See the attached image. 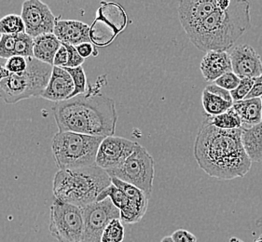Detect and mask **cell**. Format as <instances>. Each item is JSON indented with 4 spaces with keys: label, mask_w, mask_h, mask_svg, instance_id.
Returning a JSON list of instances; mask_svg holds the SVG:
<instances>
[{
    "label": "cell",
    "mask_w": 262,
    "mask_h": 242,
    "mask_svg": "<svg viewBox=\"0 0 262 242\" xmlns=\"http://www.w3.org/2000/svg\"><path fill=\"white\" fill-rule=\"evenodd\" d=\"M63 44V43H62ZM64 47L68 50V54H69V60H68V64L64 68H76L82 65L85 59L82 58L79 53H78L77 49L75 46L69 45V44H63Z\"/></svg>",
    "instance_id": "obj_31"
},
{
    "label": "cell",
    "mask_w": 262,
    "mask_h": 242,
    "mask_svg": "<svg viewBox=\"0 0 262 242\" xmlns=\"http://www.w3.org/2000/svg\"><path fill=\"white\" fill-rule=\"evenodd\" d=\"M18 35H2L0 37V59L14 57Z\"/></svg>",
    "instance_id": "obj_27"
},
{
    "label": "cell",
    "mask_w": 262,
    "mask_h": 242,
    "mask_svg": "<svg viewBox=\"0 0 262 242\" xmlns=\"http://www.w3.org/2000/svg\"><path fill=\"white\" fill-rule=\"evenodd\" d=\"M171 237L173 242H197V237L192 233L185 229H179L173 232Z\"/></svg>",
    "instance_id": "obj_32"
},
{
    "label": "cell",
    "mask_w": 262,
    "mask_h": 242,
    "mask_svg": "<svg viewBox=\"0 0 262 242\" xmlns=\"http://www.w3.org/2000/svg\"><path fill=\"white\" fill-rule=\"evenodd\" d=\"M161 242H173V240L171 236H166V237H163Z\"/></svg>",
    "instance_id": "obj_37"
},
{
    "label": "cell",
    "mask_w": 262,
    "mask_h": 242,
    "mask_svg": "<svg viewBox=\"0 0 262 242\" xmlns=\"http://www.w3.org/2000/svg\"><path fill=\"white\" fill-rule=\"evenodd\" d=\"M10 75H11V73L7 70L5 65H0V82H1L3 79H7Z\"/></svg>",
    "instance_id": "obj_36"
},
{
    "label": "cell",
    "mask_w": 262,
    "mask_h": 242,
    "mask_svg": "<svg viewBox=\"0 0 262 242\" xmlns=\"http://www.w3.org/2000/svg\"><path fill=\"white\" fill-rule=\"evenodd\" d=\"M84 220L83 237L81 242H101L105 227L114 219L121 218V212L111 199L95 201L81 208Z\"/></svg>",
    "instance_id": "obj_10"
},
{
    "label": "cell",
    "mask_w": 262,
    "mask_h": 242,
    "mask_svg": "<svg viewBox=\"0 0 262 242\" xmlns=\"http://www.w3.org/2000/svg\"><path fill=\"white\" fill-rule=\"evenodd\" d=\"M104 139L77 132H57L53 138L52 151L59 171L96 165L97 152Z\"/></svg>",
    "instance_id": "obj_5"
},
{
    "label": "cell",
    "mask_w": 262,
    "mask_h": 242,
    "mask_svg": "<svg viewBox=\"0 0 262 242\" xmlns=\"http://www.w3.org/2000/svg\"><path fill=\"white\" fill-rule=\"evenodd\" d=\"M68 60H69V54H68V50L67 47L62 46L59 49L55 57H54V61H53V66L56 67H61V68H64L68 64Z\"/></svg>",
    "instance_id": "obj_33"
},
{
    "label": "cell",
    "mask_w": 262,
    "mask_h": 242,
    "mask_svg": "<svg viewBox=\"0 0 262 242\" xmlns=\"http://www.w3.org/2000/svg\"><path fill=\"white\" fill-rule=\"evenodd\" d=\"M78 53L82 58H88L91 55H93V53H95V56L97 54L95 53V49L93 47L92 43H82L79 46L76 47Z\"/></svg>",
    "instance_id": "obj_35"
},
{
    "label": "cell",
    "mask_w": 262,
    "mask_h": 242,
    "mask_svg": "<svg viewBox=\"0 0 262 242\" xmlns=\"http://www.w3.org/2000/svg\"><path fill=\"white\" fill-rule=\"evenodd\" d=\"M232 107L241 118L242 128H249L261 123L262 103L260 98L236 102Z\"/></svg>",
    "instance_id": "obj_22"
},
{
    "label": "cell",
    "mask_w": 262,
    "mask_h": 242,
    "mask_svg": "<svg viewBox=\"0 0 262 242\" xmlns=\"http://www.w3.org/2000/svg\"><path fill=\"white\" fill-rule=\"evenodd\" d=\"M194 157L205 174L219 180L243 178L252 167L241 141V130H221L205 117L194 143Z\"/></svg>",
    "instance_id": "obj_1"
},
{
    "label": "cell",
    "mask_w": 262,
    "mask_h": 242,
    "mask_svg": "<svg viewBox=\"0 0 262 242\" xmlns=\"http://www.w3.org/2000/svg\"><path fill=\"white\" fill-rule=\"evenodd\" d=\"M111 199L112 203L121 212V221L124 224H137L141 221L147 211L135 204L128 197L114 184H111L98 197L97 201Z\"/></svg>",
    "instance_id": "obj_15"
},
{
    "label": "cell",
    "mask_w": 262,
    "mask_h": 242,
    "mask_svg": "<svg viewBox=\"0 0 262 242\" xmlns=\"http://www.w3.org/2000/svg\"><path fill=\"white\" fill-rule=\"evenodd\" d=\"M241 141L252 162H262V122L256 126L242 128Z\"/></svg>",
    "instance_id": "obj_20"
},
{
    "label": "cell",
    "mask_w": 262,
    "mask_h": 242,
    "mask_svg": "<svg viewBox=\"0 0 262 242\" xmlns=\"http://www.w3.org/2000/svg\"><path fill=\"white\" fill-rule=\"evenodd\" d=\"M250 3L221 0L220 8L187 35L200 51L227 52L250 27Z\"/></svg>",
    "instance_id": "obj_3"
},
{
    "label": "cell",
    "mask_w": 262,
    "mask_h": 242,
    "mask_svg": "<svg viewBox=\"0 0 262 242\" xmlns=\"http://www.w3.org/2000/svg\"><path fill=\"white\" fill-rule=\"evenodd\" d=\"M200 69L205 80L215 82L221 76L232 71L231 56L227 52H208L203 57Z\"/></svg>",
    "instance_id": "obj_19"
},
{
    "label": "cell",
    "mask_w": 262,
    "mask_h": 242,
    "mask_svg": "<svg viewBox=\"0 0 262 242\" xmlns=\"http://www.w3.org/2000/svg\"><path fill=\"white\" fill-rule=\"evenodd\" d=\"M53 68L34 57L27 58V68L24 73L11 74L0 82V99L7 105H14L31 97H41Z\"/></svg>",
    "instance_id": "obj_6"
},
{
    "label": "cell",
    "mask_w": 262,
    "mask_h": 242,
    "mask_svg": "<svg viewBox=\"0 0 262 242\" xmlns=\"http://www.w3.org/2000/svg\"><path fill=\"white\" fill-rule=\"evenodd\" d=\"M75 90L73 79L66 69L53 66V73L41 98L54 104L68 101Z\"/></svg>",
    "instance_id": "obj_16"
},
{
    "label": "cell",
    "mask_w": 262,
    "mask_h": 242,
    "mask_svg": "<svg viewBox=\"0 0 262 242\" xmlns=\"http://www.w3.org/2000/svg\"><path fill=\"white\" fill-rule=\"evenodd\" d=\"M138 144L122 137H105L100 144L95 164L105 172L118 168L131 156Z\"/></svg>",
    "instance_id": "obj_12"
},
{
    "label": "cell",
    "mask_w": 262,
    "mask_h": 242,
    "mask_svg": "<svg viewBox=\"0 0 262 242\" xmlns=\"http://www.w3.org/2000/svg\"><path fill=\"white\" fill-rule=\"evenodd\" d=\"M53 111L59 132L114 136L118 120L115 102L90 86L83 94L54 104Z\"/></svg>",
    "instance_id": "obj_2"
},
{
    "label": "cell",
    "mask_w": 262,
    "mask_h": 242,
    "mask_svg": "<svg viewBox=\"0 0 262 242\" xmlns=\"http://www.w3.org/2000/svg\"><path fill=\"white\" fill-rule=\"evenodd\" d=\"M240 82H241V79L231 71V72H228L223 76H221L220 79L215 80L214 84L221 87L224 90L231 91V90H235L236 88L238 87V85L240 84Z\"/></svg>",
    "instance_id": "obj_29"
},
{
    "label": "cell",
    "mask_w": 262,
    "mask_h": 242,
    "mask_svg": "<svg viewBox=\"0 0 262 242\" xmlns=\"http://www.w3.org/2000/svg\"><path fill=\"white\" fill-rule=\"evenodd\" d=\"M112 184L110 174L98 166L59 171L53 179L55 200L83 208L97 201Z\"/></svg>",
    "instance_id": "obj_4"
},
{
    "label": "cell",
    "mask_w": 262,
    "mask_h": 242,
    "mask_svg": "<svg viewBox=\"0 0 262 242\" xmlns=\"http://www.w3.org/2000/svg\"><path fill=\"white\" fill-rule=\"evenodd\" d=\"M254 82H255V79H241V82H240V84L238 85V87L236 88L235 90L231 91L233 102L236 103V102L245 100L247 98V95L249 94V92L251 91Z\"/></svg>",
    "instance_id": "obj_28"
},
{
    "label": "cell",
    "mask_w": 262,
    "mask_h": 242,
    "mask_svg": "<svg viewBox=\"0 0 262 242\" xmlns=\"http://www.w3.org/2000/svg\"><path fill=\"white\" fill-rule=\"evenodd\" d=\"M221 0H182L179 3V17L181 26L188 34L215 12Z\"/></svg>",
    "instance_id": "obj_13"
},
{
    "label": "cell",
    "mask_w": 262,
    "mask_h": 242,
    "mask_svg": "<svg viewBox=\"0 0 262 242\" xmlns=\"http://www.w3.org/2000/svg\"><path fill=\"white\" fill-rule=\"evenodd\" d=\"M26 33V27L20 15L8 14L0 19V35H18Z\"/></svg>",
    "instance_id": "obj_24"
},
{
    "label": "cell",
    "mask_w": 262,
    "mask_h": 242,
    "mask_svg": "<svg viewBox=\"0 0 262 242\" xmlns=\"http://www.w3.org/2000/svg\"><path fill=\"white\" fill-rule=\"evenodd\" d=\"M127 16L121 6L116 3H101L90 30L91 42L95 46L110 45L125 28Z\"/></svg>",
    "instance_id": "obj_9"
},
{
    "label": "cell",
    "mask_w": 262,
    "mask_h": 242,
    "mask_svg": "<svg viewBox=\"0 0 262 242\" xmlns=\"http://www.w3.org/2000/svg\"><path fill=\"white\" fill-rule=\"evenodd\" d=\"M90 30L91 27L82 21L56 18L53 34L61 43L77 47L82 43H92Z\"/></svg>",
    "instance_id": "obj_17"
},
{
    "label": "cell",
    "mask_w": 262,
    "mask_h": 242,
    "mask_svg": "<svg viewBox=\"0 0 262 242\" xmlns=\"http://www.w3.org/2000/svg\"><path fill=\"white\" fill-rule=\"evenodd\" d=\"M229 242H244L243 240H241L240 238H238V237H231V239H230V241Z\"/></svg>",
    "instance_id": "obj_38"
},
{
    "label": "cell",
    "mask_w": 262,
    "mask_h": 242,
    "mask_svg": "<svg viewBox=\"0 0 262 242\" xmlns=\"http://www.w3.org/2000/svg\"><path fill=\"white\" fill-rule=\"evenodd\" d=\"M63 69H66L70 74L71 78L73 79L74 86H75V90H74V92L71 95L70 99L75 98L78 95L85 93L89 87L87 85V78H86V74H85L83 67L79 66V67H76V68Z\"/></svg>",
    "instance_id": "obj_26"
},
{
    "label": "cell",
    "mask_w": 262,
    "mask_h": 242,
    "mask_svg": "<svg viewBox=\"0 0 262 242\" xmlns=\"http://www.w3.org/2000/svg\"><path fill=\"white\" fill-rule=\"evenodd\" d=\"M21 19L28 36L36 38L54 31L56 17L50 7L40 0H27L21 5Z\"/></svg>",
    "instance_id": "obj_11"
},
{
    "label": "cell",
    "mask_w": 262,
    "mask_h": 242,
    "mask_svg": "<svg viewBox=\"0 0 262 242\" xmlns=\"http://www.w3.org/2000/svg\"><path fill=\"white\" fill-rule=\"evenodd\" d=\"M202 103L206 116H216L230 110L233 106L231 91L215 84L206 86L203 90Z\"/></svg>",
    "instance_id": "obj_18"
},
{
    "label": "cell",
    "mask_w": 262,
    "mask_h": 242,
    "mask_svg": "<svg viewBox=\"0 0 262 242\" xmlns=\"http://www.w3.org/2000/svg\"><path fill=\"white\" fill-rule=\"evenodd\" d=\"M210 123L217 129L232 131V130H241V118L238 116L233 107L230 110L221 114L220 116H206Z\"/></svg>",
    "instance_id": "obj_23"
},
{
    "label": "cell",
    "mask_w": 262,
    "mask_h": 242,
    "mask_svg": "<svg viewBox=\"0 0 262 242\" xmlns=\"http://www.w3.org/2000/svg\"><path fill=\"white\" fill-rule=\"evenodd\" d=\"M124 236L125 231L121 219H114L105 227L101 242H122Z\"/></svg>",
    "instance_id": "obj_25"
},
{
    "label": "cell",
    "mask_w": 262,
    "mask_h": 242,
    "mask_svg": "<svg viewBox=\"0 0 262 242\" xmlns=\"http://www.w3.org/2000/svg\"><path fill=\"white\" fill-rule=\"evenodd\" d=\"M62 43L56 36L45 34L34 38V58L53 66V61Z\"/></svg>",
    "instance_id": "obj_21"
},
{
    "label": "cell",
    "mask_w": 262,
    "mask_h": 242,
    "mask_svg": "<svg viewBox=\"0 0 262 242\" xmlns=\"http://www.w3.org/2000/svg\"><path fill=\"white\" fill-rule=\"evenodd\" d=\"M260 99H261V103H262V96L260 97Z\"/></svg>",
    "instance_id": "obj_39"
},
{
    "label": "cell",
    "mask_w": 262,
    "mask_h": 242,
    "mask_svg": "<svg viewBox=\"0 0 262 242\" xmlns=\"http://www.w3.org/2000/svg\"><path fill=\"white\" fill-rule=\"evenodd\" d=\"M49 230L58 242H81L84 232L81 208L54 200L51 207Z\"/></svg>",
    "instance_id": "obj_8"
},
{
    "label": "cell",
    "mask_w": 262,
    "mask_h": 242,
    "mask_svg": "<svg viewBox=\"0 0 262 242\" xmlns=\"http://www.w3.org/2000/svg\"><path fill=\"white\" fill-rule=\"evenodd\" d=\"M5 67L11 74H21L27 68V58L21 56H14L7 60Z\"/></svg>",
    "instance_id": "obj_30"
},
{
    "label": "cell",
    "mask_w": 262,
    "mask_h": 242,
    "mask_svg": "<svg viewBox=\"0 0 262 242\" xmlns=\"http://www.w3.org/2000/svg\"><path fill=\"white\" fill-rule=\"evenodd\" d=\"M106 173L111 178L132 184L150 198L155 177V163L151 155L140 144L120 167Z\"/></svg>",
    "instance_id": "obj_7"
},
{
    "label": "cell",
    "mask_w": 262,
    "mask_h": 242,
    "mask_svg": "<svg viewBox=\"0 0 262 242\" xmlns=\"http://www.w3.org/2000/svg\"><path fill=\"white\" fill-rule=\"evenodd\" d=\"M262 96V75L257 79H255V82L253 85L251 91L247 95V99H254V98H260Z\"/></svg>",
    "instance_id": "obj_34"
},
{
    "label": "cell",
    "mask_w": 262,
    "mask_h": 242,
    "mask_svg": "<svg viewBox=\"0 0 262 242\" xmlns=\"http://www.w3.org/2000/svg\"><path fill=\"white\" fill-rule=\"evenodd\" d=\"M230 56L232 72L240 79H257L261 76V58L250 45L236 46Z\"/></svg>",
    "instance_id": "obj_14"
}]
</instances>
